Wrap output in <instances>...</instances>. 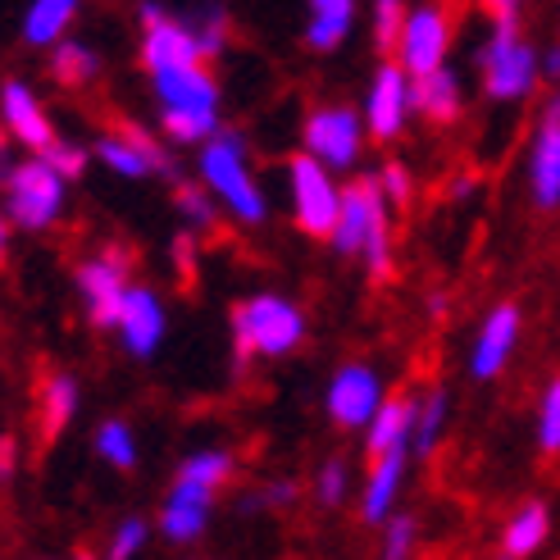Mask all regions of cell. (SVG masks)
<instances>
[{
    "label": "cell",
    "instance_id": "cell-7",
    "mask_svg": "<svg viewBox=\"0 0 560 560\" xmlns=\"http://www.w3.org/2000/svg\"><path fill=\"white\" fill-rule=\"evenodd\" d=\"M283 187H288V210H292L296 233L315 237V242H328L332 229H338L342 191H347L338 183V174H332L324 160H315L311 151H296L283 164Z\"/></svg>",
    "mask_w": 560,
    "mask_h": 560
},
{
    "label": "cell",
    "instance_id": "cell-4",
    "mask_svg": "<svg viewBox=\"0 0 560 560\" xmlns=\"http://www.w3.org/2000/svg\"><path fill=\"white\" fill-rule=\"evenodd\" d=\"M233 365L246 370L250 360H283L305 347V311L283 292H250L233 305Z\"/></svg>",
    "mask_w": 560,
    "mask_h": 560
},
{
    "label": "cell",
    "instance_id": "cell-42",
    "mask_svg": "<svg viewBox=\"0 0 560 560\" xmlns=\"http://www.w3.org/2000/svg\"><path fill=\"white\" fill-rule=\"evenodd\" d=\"M479 5H483L492 19H520V5H524V0H479Z\"/></svg>",
    "mask_w": 560,
    "mask_h": 560
},
{
    "label": "cell",
    "instance_id": "cell-15",
    "mask_svg": "<svg viewBox=\"0 0 560 560\" xmlns=\"http://www.w3.org/2000/svg\"><path fill=\"white\" fill-rule=\"evenodd\" d=\"M524 338V311L515 301H497L492 311L479 319L474 328V342H469V378L474 383H492L506 374L511 355Z\"/></svg>",
    "mask_w": 560,
    "mask_h": 560
},
{
    "label": "cell",
    "instance_id": "cell-13",
    "mask_svg": "<svg viewBox=\"0 0 560 560\" xmlns=\"http://www.w3.org/2000/svg\"><path fill=\"white\" fill-rule=\"evenodd\" d=\"M446 55H452V14H446L438 0H419L401 23L392 60H397L410 78H424V73L446 65Z\"/></svg>",
    "mask_w": 560,
    "mask_h": 560
},
{
    "label": "cell",
    "instance_id": "cell-6",
    "mask_svg": "<svg viewBox=\"0 0 560 560\" xmlns=\"http://www.w3.org/2000/svg\"><path fill=\"white\" fill-rule=\"evenodd\" d=\"M69 178L46 155L14 160L5 170V214L19 233H50L65 219Z\"/></svg>",
    "mask_w": 560,
    "mask_h": 560
},
{
    "label": "cell",
    "instance_id": "cell-5",
    "mask_svg": "<svg viewBox=\"0 0 560 560\" xmlns=\"http://www.w3.org/2000/svg\"><path fill=\"white\" fill-rule=\"evenodd\" d=\"M474 69H479L483 101L520 105L542 88V46L524 37L520 19H492L479 50H474Z\"/></svg>",
    "mask_w": 560,
    "mask_h": 560
},
{
    "label": "cell",
    "instance_id": "cell-41",
    "mask_svg": "<svg viewBox=\"0 0 560 560\" xmlns=\"http://www.w3.org/2000/svg\"><path fill=\"white\" fill-rule=\"evenodd\" d=\"M542 82L560 88V46H542Z\"/></svg>",
    "mask_w": 560,
    "mask_h": 560
},
{
    "label": "cell",
    "instance_id": "cell-40",
    "mask_svg": "<svg viewBox=\"0 0 560 560\" xmlns=\"http://www.w3.org/2000/svg\"><path fill=\"white\" fill-rule=\"evenodd\" d=\"M196 237L201 233H191V229H178V237H174V265H178V278H187L191 283V273H196Z\"/></svg>",
    "mask_w": 560,
    "mask_h": 560
},
{
    "label": "cell",
    "instance_id": "cell-47",
    "mask_svg": "<svg viewBox=\"0 0 560 560\" xmlns=\"http://www.w3.org/2000/svg\"><path fill=\"white\" fill-rule=\"evenodd\" d=\"M501 560H511V556H501Z\"/></svg>",
    "mask_w": 560,
    "mask_h": 560
},
{
    "label": "cell",
    "instance_id": "cell-1",
    "mask_svg": "<svg viewBox=\"0 0 560 560\" xmlns=\"http://www.w3.org/2000/svg\"><path fill=\"white\" fill-rule=\"evenodd\" d=\"M142 46L137 65L147 73V88L155 101V128L170 147H201L223 128V88L206 60L201 42L187 27L183 14H174L160 0H142Z\"/></svg>",
    "mask_w": 560,
    "mask_h": 560
},
{
    "label": "cell",
    "instance_id": "cell-43",
    "mask_svg": "<svg viewBox=\"0 0 560 560\" xmlns=\"http://www.w3.org/2000/svg\"><path fill=\"white\" fill-rule=\"evenodd\" d=\"M10 474H14V442L0 438V479H10Z\"/></svg>",
    "mask_w": 560,
    "mask_h": 560
},
{
    "label": "cell",
    "instance_id": "cell-21",
    "mask_svg": "<svg viewBox=\"0 0 560 560\" xmlns=\"http://www.w3.org/2000/svg\"><path fill=\"white\" fill-rule=\"evenodd\" d=\"M78 14H82V0H27L19 42L27 50H55L65 37H73Z\"/></svg>",
    "mask_w": 560,
    "mask_h": 560
},
{
    "label": "cell",
    "instance_id": "cell-33",
    "mask_svg": "<svg viewBox=\"0 0 560 560\" xmlns=\"http://www.w3.org/2000/svg\"><path fill=\"white\" fill-rule=\"evenodd\" d=\"M351 460L347 456H328L319 469H315V483H311V492H315V501L324 511H338V506H347V497H351Z\"/></svg>",
    "mask_w": 560,
    "mask_h": 560
},
{
    "label": "cell",
    "instance_id": "cell-9",
    "mask_svg": "<svg viewBox=\"0 0 560 560\" xmlns=\"http://www.w3.org/2000/svg\"><path fill=\"white\" fill-rule=\"evenodd\" d=\"M365 142H370V128H365V115H360L355 105L324 101L301 119V151L324 160L332 174L355 170L360 155H365Z\"/></svg>",
    "mask_w": 560,
    "mask_h": 560
},
{
    "label": "cell",
    "instance_id": "cell-24",
    "mask_svg": "<svg viewBox=\"0 0 560 560\" xmlns=\"http://www.w3.org/2000/svg\"><path fill=\"white\" fill-rule=\"evenodd\" d=\"M37 424H42V438L46 442H55L69 424H73V415H78V406H82V383L73 378V374H65V370H55V374H46L42 378V392H37Z\"/></svg>",
    "mask_w": 560,
    "mask_h": 560
},
{
    "label": "cell",
    "instance_id": "cell-26",
    "mask_svg": "<svg viewBox=\"0 0 560 560\" xmlns=\"http://www.w3.org/2000/svg\"><path fill=\"white\" fill-rule=\"evenodd\" d=\"M410 433H415V397H387L365 429V456L374 460L397 452V446H410Z\"/></svg>",
    "mask_w": 560,
    "mask_h": 560
},
{
    "label": "cell",
    "instance_id": "cell-16",
    "mask_svg": "<svg viewBox=\"0 0 560 560\" xmlns=\"http://www.w3.org/2000/svg\"><path fill=\"white\" fill-rule=\"evenodd\" d=\"M0 128H5V137L19 142L27 155H46L55 142H60L46 101L37 96V88L27 78H5L0 82Z\"/></svg>",
    "mask_w": 560,
    "mask_h": 560
},
{
    "label": "cell",
    "instance_id": "cell-44",
    "mask_svg": "<svg viewBox=\"0 0 560 560\" xmlns=\"http://www.w3.org/2000/svg\"><path fill=\"white\" fill-rule=\"evenodd\" d=\"M10 233H14V223H10V214H0V265L10 260Z\"/></svg>",
    "mask_w": 560,
    "mask_h": 560
},
{
    "label": "cell",
    "instance_id": "cell-39",
    "mask_svg": "<svg viewBox=\"0 0 560 560\" xmlns=\"http://www.w3.org/2000/svg\"><path fill=\"white\" fill-rule=\"evenodd\" d=\"M46 160H50L69 183H78L82 174H88V164H92L96 155H92V147H82V142H55V147L46 151Z\"/></svg>",
    "mask_w": 560,
    "mask_h": 560
},
{
    "label": "cell",
    "instance_id": "cell-11",
    "mask_svg": "<svg viewBox=\"0 0 560 560\" xmlns=\"http://www.w3.org/2000/svg\"><path fill=\"white\" fill-rule=\"evenodd\" d=\"M383 401H387V387L370 360H347V365L332 370V378L324 387V415H328V424L342 433H365Z\"/></svg>",
    "mask_w": 560,
    "mask_h": 560
},
{
    "label": "cell",
    "instance_id": "cell-35",
    "mask_svg": "<svg viewBox=\"0 0 560 560\" xmlns=\"http://www.w3.org/2000/svg\"><path fill=\"white\" fill-rule=\"evenodd\" d=\"M296 497H301V483L292 479H269L260 488H250L237 497V515H260V511H288L296 506Z\"/></svg>",
    "mask_w": 560,
    "mask_h": 560
},
{
    "label": "cell",
    "instance_id": "cell-46",
    "mask_svg": "<svg viewBox=\"0 0 560 560\" xmlns=\"http://www.w3.org/2000/svg\"><path fill=\"white\" fill-rule=\"evenodd\" d=\"M73 560H101V556H92V551H78V556H73Z\"/></svg>",
    "mask_w": 560,
    "mask_h": 560
},
{
    "label": "cell",
    "instance_id": "cell-32",
    "mask_svg": "<svg viewBox=\"0 0 560 560\" xmlns=\"http://www.w3.org/2000/svg\"><path fill=\"white\" fill-rule=\"evenodd\" d=\"M419 551V515L397 511L378 528V560H415Z\"/></svg>",
    "mask_w": 560,
    "mask_h": 560
},
{
    "label": "cell",
    "instance_id": "cell-10",
    "mask_svg": "<svg viewBox=\"0 0 560 560\" xmlns=\"http://www.w3.org/2000/svg\"><path fill=\"white\" fill-rule=\"evenodd\" d=\"M128 265H132V256L124 246H101V250H92L88 260H78V269H73V288L82 296L88 324L101 328V332H109L119 324V305H124V296L132 288Z\"/></svg>",
    "mask_w": 560,
    "mask_h": 560
},
{
    "label": "cell",
    "instance_id": "cell-25",
    "mask_svg": "<svg viewBox=\"0 0 560 560\" xmlns=\"http://www.w3.org/2000/svg\"><path fill=\"white\" fill-rule=\"evenodd\" d=\"M46 69H50V78L60 82L65 92H82V88H92V82L101 78L105 60H101V50L92 42L65 37L55 50H46Z\"/></svg>",
    "mask_w": 560,
    "mask_h": 560
},
{
    "label": "cell",
    "instance_id": "cell-3",
    "mask_svg": "<svg viewBox=\"0 0 560 560\" xmlns=\"http://www.w3.org/2000/svg\"><path fill=\"white\" fill-rule=\"evenodd\" d=\"M328 246L342 260H360L370 273V283H387L392 278V201L383 196L378 178H351L342 191V214L332 229Z\"/></svg>",
    "mask_w": 560,
    "mask_h": 560
},
{
    "label": "cell",
    "instance_id": "cell-20",
    "mask_svg": "<svg viewBox=\"0 0 560 560\" xmlns=\"http://www.w3.org/2000/svg\"><path fill=\"white\" fill-rule=\"evenodd\" d=\"M355 14H360V0H305V27H301L305 50L315 55L342 50L347 37L355 33Z\"/></svg>",
    "mask_w": 560,
    "mask_h": 560
},
{
    "label": "cell",
    "instance_id": "cell-8",
    "mask_svg": "<svg viewBox=\"0 0 560 560\" xmlns=\"http://www.w3.org/2000/svg\"><path fill=\"white\" fill-rule=\"evenodd\" d=\"M92 155L115 178H124V183H142V178H170V183H178V160L170 155L164 132H151V128L132 124V119H124L119 128L101 132L92 142Z\"/></svg>",
    "mask_w": 560,
    "mask_h": 560
},
{
    "label": "cell",
    "instance_id": "cell-36",
    "mask_svg": "<svg viewBox=\"0 0 560 560\" xmlns=\"http://www.w3.org/2000/svg\"><path fill=\"white\" fill-rule=\"evenodd\" d=\"M406 14H410V0H370V33H374V46L383 55L397 50Z\"/></svg>",
    "mask_w": 560,
    "mask_h": 560
},
{
    "label": "cell",
    "instance_id": "cell-12",
    "mask_svg": "<svg viewBox=\"0 0 560 560\" xmlns=\"http://www.w3.org/2000/svg\"><path fill=\"white\" fill-rule=\"evenodd\" d=\"M360 115H365L370 142H378V147L397 142V137L410 128V119H415V78L397 60H383L374 69V78H370V88H365V105H360Z\"/></svg>",
    "mask_w": 560,
    "mask_h": 560
},
{
    "label": "cell",
    "instance_id": "cell-22",
    "mask_svg": "<svg viewBox=\"0 0 560 560\" xmlns=\"http://www.w3.org/2000/svg\"><path fill=\"white\" fill-rule=\"evenodd\" d=\"M415 115L419 119H429L438 128L446 124H456L465 115V82L452 65H442L424 78H415Z\"/></svg>",
    "mask_w": 560,
    "mask_h": 560
},
{
    "label": "cell",
    "instance_id": "cell-30",
    "mask_svg": "<svg viewBox=\"0 0 560 560\" xmlns=\"http://www.w3.org/2000/svg\"><path fill=\"white\" fill-rule=\"evenodd\" d=\"M174 210L183 219V229H191V233H214L219 214H223V206L210 196L206 183H174Z\"/></svg>",
    "mask_w": 560,
    "mask_h": 560
},
{
    "label": "cell",
    "instance_id": "cell-38",
    "mask_svg": "<svg viewBox=\"0 0 560 560\" xmlns=\"http://www.w3.org/2000/svg\"><path fill=\"white\" fill-rule=\"evenodd\" d=\"M374 178H378L383 196H387V201H392V210H406V206L415 201V174L406 170V164H401V160H387V164H383V170H378Z\"/></svg>",
    "mask_w": 560,
    "mask_h": 560
},
{
    "label": "cell",
    "instance_id": "cell-27",
    "mask_svg": "<svg viewBox=\"0 0 560 560\" xmlns=\"http://www.w3.org/2000/svg\"><path fill=\"white\" fill-rule=\"evenodd\" d=\"M452 424V392L446 387H429L415 397V433H410V452L419 460H429L438 452V442Z\"/></svg>",
    "mask_w": 560,
    "mask_h": 560
},
{
    "label": "cell",
    "instance_id": "cell-18",
    "mask_svg": "<svg viewBox=\"0 0 560 560\" xmlns=\"http://www.w3.org/2000/svg\"><path fill=\"white\" fill-rule=\"evenodd\" d=\"M410 460H415L410 446H397V452H387V456H374V460H370L365 483H360V492H355L360 524L383 528L392 515L401 511V488H406Z\"/></svg>",
    "mask_w": 560,
    "mask_h": 560
},
{
    "label": "cell",
    "instance_id": "cell-37",
    "mask_svg": "<svg viewBox=\"0 0 560 560\" xmlns=\"http://www.w3.org/2000/svg\"><path fill=\"white\" fill-rule=\"evenodd\" d=\"M534 433H538V452H542V456H560V374L542 387Z\"/></svg>",
    "mask_w": 560,
    "mask_h": 560
},
{
    "label": "cell",
    "instance_id": "cell-34",
    "mask_svg": "<svg viewBox=\"0 0 560 560\" xmlns=\"http://www.w3.org/2000/svg\"><path fill=\"white\" fill-rule=\"evenodd\" d=\"M151 534H155V524H151L147 515H124L115 528H109L105 556H101V560H137V556L147 551Z\"/></svg>",
    "mask_w": 560,
    "mask_h": 560
},
{
    "label": "cell",
    "instance_id": "cell-17",
    "mask_svg": "<svg viewBox=\"0 0 560 560\" xmlns=\"http://www.w3.org/2000/svg\"><path fill=\"white\" fill-rule=\"evenodd\" d=\"M115 338L132 360H155L164 338H170V311L151 283H132L124 305H119V324H115Z\"/></svg>",
    "mask_w": 560,
    "mask_h": 560
},
{
    "label": "cell",
    "instance_id": "cell-14",
    "mask_svg": "<svg viewBox=\"0 0 560 560\" xmlns=\"http://www.w3.org/2000/svg\"><path fill=\"white\" fill-rule=\"evenodd\" d=\"M524 178H528V201H534V210L556 214L560 210V88L538 109L534 137H528Z\"/></svg>",
    "mask_w": 560,
    "mask_h": 560
},
{
    "label": "cell",
    "instance_id": "cell-29",
    "mask_svg": "<svg viewBox=\"0 0 560 560\" xmlns=\"http://www.w3.org/2000/svg\"><path fill=\"white\" fill-rule=\"evenodd\" d=\"M92 452H96L109 469H119V474H132L137 460H142L137 433H132L128 419H119V415H109V419H101V424H96V433H92Z\"/></svg>",
    "mask_w": 560,
    "mask_h": 560
},
{
    "label": "cell",
    "instance_id": "cell-2",
    "mask_svg": "<svg viewBox=\"0 0 560 560\" xmlns=\"http://www.w3.org/2000/svg\"><path fill=\"white\" fill-rule=\"evenodd\" d=\"M196 183L223 206L237 229H265L269 223V191L260 174L250 170V147L237 128H219L210 142L196 147Z\"/></svg>",
    "mask_w": 560,
    "mask_h": 560
},
{
    "label": "cell",
    "instance_id": "cell-45",
    "mask_svg": "<svg viewBox=\"0 0 560 560\" xmlns=\"http://www.w3.org/2000/svg\"><path fill=\"white\" fill-rule=\"evenodd\" d=\"M469 187H474V178H456V183H452V201H460V196H469Z\"/></svg>",
    "mask_w": 560,
    "mask_h": 560
},
{
    "label": "cell",
    "instance_id": "cell-23",
    "mask_svg": "<svg viewBox=\"0 0 560 560\" xmlns=\"http://www.w3.org/2000/svg\"><path fill=\"white\" fill-rule=\"evenodd\" d=\"M547 538H551V511L542 501H520L511 511V520L501 524V556L528 560L547 547Z\"/></svg>",
    "mask_w": 560,
    "mask_h": 560
},
{
    "label": "cell",
    "instance_id": "cell-28",
    "mask_svg": "<svg viewBox=\"0 0 560 560\" xmlns=\"http://www.w3.org/2000/svg\"><path fill=\"white\" fill-rule=\"evenodd\" d=\"M233 474H237V456L229 452V446H201V452H191L178 460L174 469V479L183 483H201L210 492H223L233 483Z\"/></svg>",
    "mask_w": 560,
    "mask_h": 560
},
{
    "label": "cell",
    "instance_id": "cell-19",
    "mask_svg": "<svg viewBox=\"0 0 560 560\" xmlns=\"http://www.w3.org/2000/svg\"><path fill=\"white\" fill-rule=\"evenodd\" d=\"M214 497H219V492H210V488H201V483H183V479H174L170 492H164V501H160L155 534L170 542V547H191V542H201V538H206V528H210Z\"/></svg>",
    "mask_w": 560,
    "mask_h": 560
},
{
    "label": "cell",
    "instance_id": "cell-31",
    "mask_svg": "<svg viewBox=\"0 0 560 560\" xmlns=\"http://www.w3.org/2000/svg\"><path fill=\"white\" fill-rule=\"evenodd\" d=\"M183 19H187V27L196 33V42H201L206 60L214 65L219 55L229 50V33H233V27H229V10L210 0V5H201V10H183Z\"/></svg>",
    "mask_w": 560,
    "mask_h": 560
}]
</instances>
